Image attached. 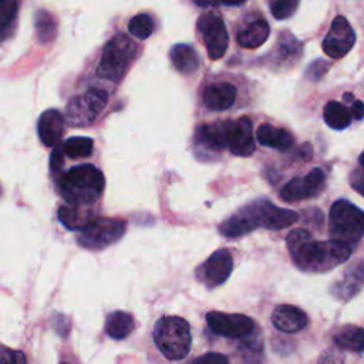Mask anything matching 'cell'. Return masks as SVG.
Segmentation results:
<instances>
[{
    "label": "cell",
    "instance_id": "15",
    "mask_svg": "<svg viewBox=\"0 0 364 364\" xmlns=\"http://www.w3.org/2000/svg\"><path fill=\"white\" fill-rule=\"evenodd\" d=\"M364 286V260H357L351 263L343 273L341 279L337 280L331 287V294L347 301L353 299Z\"/></svg>",
    "mask_w": 364,
    "mask_h": 364
},
{
    "label": "cell",
    "instance_id": "12",
    "mask_svg": "<svg viewBox=\"0 0 364 364\" xmlns=\"http://www.w3.org/2000/svg\"><path fill=\"white\" fill-rule=\"evenodd\" d=\"M355 43V33L348 23V20L343 16L334 17L328 33L323 40V51L331 58L344 57Z\"/></svg>",
    "mask_w": 364,
    "mask_h": 364
},
{
    "label": "cell",
    "instance_id": "2",
    "mask_svg": "<svg viewBox=\"0 0 364 364\" xmlns=\"http://www.w3.org/2000/svg\"><path fill=\"white\" fill-rule=\"evenodd\" d=\"M57 188L70 205L88 206L100 199L105 188L104 173L91 164L75 165L58 175Z\"/></svg>",
    "mask_w": 364,
    "mask_h": 364
},
{
    "label": "cell",
    "instance_id": "26",
    "mask_svg": "<svg viewBox=\"0 0 364 364\" xmlns=\"http://www.w3.org/2000/svg\"><path fill=\"white\" fill-rule=\"evenodd\" d=\"M135 321L129 313L125 311H112L105 320V331L114 340H122L131 334L134 330Z\"/></svg>",
    "mask_w": 364,
    "mask_h": 364
},
{
    "label": "cell",
    "instance_id": "38",
    "mask_svg": "<svg viewBox=\"0 0 364 364\" xmlns=\"http://www.w3.org/2000/svg\"><path fill=\"white\" fill-rule=\"evenodd\" d=\"M1 351V361L4 363H26V357L20 351H10L7 348H3Z\"/></svg>",
    "mask_w": 364,
    "mask_h": 364
},
{
    "label": "cell",
    "instance_id": "10",
    "mask_svg": "<svg viewBox=\"0 0 364 364\" xmlns=\"http://www.w3.org/2000/svg\"><path fill=\"white\" fill-rule=\"evenodd\" d=\"M326 185V173L321 168L311 169L307 175L290 179L280 191V198L286 202H297L317 196Z\"/></svg>",
    "mask_w": 364,
    "mask_h": 364
},
{
    "label": "cell",
    "instance_id": "25",
    "mask_svg": "<svg viewBox=\"0 0 364 364\" xmlns=\"http://www.w3.org/2000/svg\"><path fill=\"white\" fill-rule=\"evenodd\" d=\"M95 216L90 210L78 205H67L58 208V220L70 230H82Z\"/></svg>",
    "mask_w": 364,
    "mask_h": 364
},
{
    "label": "cell",
    "instance_id": "22",
    "mask_svg": "<svg viewBox=\"0 0 364 364\" xmlns=\"http://www.w3.org/2000/svg\"><path fill=\"white\" fill-rule=\"evenodd\" d=\"M256 138L260 145L274 148L279 151H286L291 148L294 144V138L287 129L277 128L270 124L260 125L256 131Z\"/></svg>",
    "mask_w": 364,
    "mask_h": 364
},
{
    "label": "cell",
    "instance_id": "4",
    "mask_svg": "<svg viewBox=\"0 0 364 364\" xmlns=\"http://www.w3.org/2000/svg\"><path fill=\"white\" fill-rule=\"evenodd\" d=\"M328 233L331 239L355 247L364 236V210L346 199L336 200L330 208Z\"/></svg>",
    "mask_w": 364,
    "mask_h": 364
},
{
    "label": "cell",
    "instance_id": "30",
    "mask_svg": "<svg viewBox=\"0 0 364 364\" xmlns=\"http://www.w3.org/2000/svg\"><path fill=\"white\" fill-rule=\"evenodd\" d=\"M154 20L149 14H145V13H141V14H136L134 16L129 23H128V30L129 33L136 37L138 40H145L148 38L152 31H154Z\"/></svg>",
    "mask_w": 364,
    "mask_h": 364
},
{
    "label": "cell",
    "instance_id": "37",
    "mask_svg": "<svg viewBox=\"0 0 364 364\" xmlns=\"http://www.w3.org/2000/svg\"><path fill=\"white\" fill-rule=\"evenodd\" d=\"M199 7H215V6H240L246 0H192Z\"/></svg>",
    "mask_w": 364,
    "mask_h": 364
},
{
    "label": "cell",
    "instance_id": "36",
    "mask_svg": "<svg viewBox=\"0 0 364 364\" xmlns=\"http://www.w3.org/2000/svg\"><path fill=\"white\" fill-rule=\"evenodd\" d=\"M348 181H350V185L354 191H357L361 196H364V169L358 171V169H354L350 176H348Z\"/></svg>",
    "mask_w": 364,
    "mask_h": 364
},
{
    "label": "cell",
    "instance_id": "24",
    "mask_svg": "<svg viewBox=\"0 0 364 364\" xmlns=\"http://www.w3.org/2000/svg\"><path fill=\"white\" fill-rule=\"evenodd\" d=\"M333 340L336 346L343 350L353 351V353L364 351V328L363 327L351 326V324L344 326L334 333Z\"/></svg>",
    "mask_w": 364,
    "mask_h": 364
},
{
    "label": "cell",
    "instance_id": "17",
    "mask_svg": "<svg viewBox=\"0 0 364 364\" xmlns=\"http://www.w3.org/2000/svg\"><path fill=\"white\" fill-rule=\"evenodd\" d=\"M257 200L262 216V228L270 230H280L287 226H291L299 220V213L291 209L279 208L264 198H260Z\"/></svg>",
    "mask_w": 364,
    "mask_h": 364
},
{
    "label": "cell",
    "instance_id": "41",
    "mask_svg": "<svg viewBox=\"0 0 364 364\" xmlns=\"http://www.w3.org/2000/svg\"><path fill=\"white\" fill-rule=\"evenodd\" d=\"M358 162H360L361 169H364V151L361 152V155H360V158H358Z\"/></svg>",
    "mask_w": 364,
    "mask_h": 364
},
{
    "label": "cell",
    "instance_id": "1",
    "mask_svg": "<svg viewBox=\"0 0 364 364\" xmlns=\"http://www.w3.org/2000/svg\"><path fill=\"white\" fill-rule=\"evenodd\" d=\"M289 253L294 264L309 273H324L348 260L353 246L330 239L318 242L307 229H293L286 237Z\"/></svg>",
    "mask_w": 364,
    "mask_h": 364
},
{
    "label": "cell",
    "instance_id": "39",
    "mask_svg": "<svg viewBox=\"0 0 364 364\" xmlns=\"http://www.w3.org/2000/svg\"><path fill=\"white\" fill-rule=\"evenodd\" d=\"M195 361H203V363H208V361H213V363H228L229 358L223 354H219V353H208L205 355H200V357H196Z\"/></svg>",
    "mask_w": 364,
    "mask_h": 364
},
{
    "label": "cell",
    "instance_id": "21",
    "mask_svg": "<svg viewBox=\"0 0 364 364\" xmlns=\"http://www.w3.org/2000/svg\"><path fill=\"white\" fill-rule=\"evenodd\" d=\"M269 34V23L264 18H256L237 31L236 41L243 48H257L267 40Z\"/></svg>",
    "mask_w": 364,
    "mask_h": 364
},
{
    "label": "cell",
    "instance_id": "3",
    "mask_svg": "<svg viewBox=\"0 0 364 364\" xmlns=\"http://www.w3.org/2000/svg\"><path fill=\"white\" fill-rule=\"evenodd\" d=\"M152 338L165 358L179 361L185 358L191 350V326L179 316H164L155 323Z\"/></svg>",
    "mask_w": 364,
    "mask_h": 364
},
{
    "label": "cell",
    "instance_id": "16",
    "mask_svg": "<svg viewBox=\"0 0 364 364\" xmlns=\"http://www.w3.org/2000/svg\"><path fill=\"white\" fill-rule=\"evenodd\" d=\"M196 148H200L206 152H216L228 148L226 142V129L225 121H218L213 124H200L193 136Z\"/></svg>",
    "mask_w": 364,
    "mask_h": 364
},
{
    "label": "cell",
    "instance_id": "33",
    "mask_svg": "<svg viewBox=\"0 0 364 364\" xmlns=\"http://www.w3.org/2000/svg\"><path fill=\"white\" fill-rule=\"evenodd\" d=\"M280 54L287 58V57H297L300 55L301 51V44L299 43L297 38H294L289 33H283L280 36Z\"/></svg>",
    "mask_w": 364,
    "mask_h": 364
},
{
    "label": "cell",
    "instance_id": "14",
    "mask_svg": "<svg viewBox=\"0 0 364 364\" xmlns=\"http://www.w3.org/2000/svg\"><path fill=\"white\" fill-rule=\"evenodd\" d=\"M226 142L229 151L236 156H250L255 152L252 121L247 117L225 121Z\"/></svg>",
    "mask_w": 364,
    "mask_h": 364
},
{
    "label": "cell",
    "instance_id": "34",
    "mask_svg": "<svg viewBox=\"0 0 364 364\" xmlns=\"http://www.w3.org/2000/svg\"><path fill=\"white\" fill-rule=\"evenodd\" d=\"M328 68V63L324 60L313 61L307 68V77L311 80H318Z\"/></svg>",
    "mask_w": 364,
    "mask_h": 364
},
{
    "label": "cell",
    "instance_id": "20",
    "mask_svg": "<svg viewBox=\"0 0 364 364\" xmlns=\"http://www.w3.org/2000/svg\"><path fill=\"white\" fill-rule=\"evenodd\" d=\"M67 119H64L63 114L58 109H46L37 122V132L40 136V141L46 146H55L64 132V124Z\"/></svg>",
    "mask_w": 364,
    "mask_h": 364
},
{
    "label": "cell",
    "instance_id": "27",
    "mask_svg": "<svg viewBox=\"0 0 364 364\" xmlns=\"http://www.w3.org/2000/svg\"><path fill=\"white\" fill-rule=\"evenodd\" d=\"M324 122L333 129H344L353 121L351 108L338 101H328L323 109Z\"/></svg>",
    "mask_w": 364,
    "mask_h": 364
},
{
    "label": "cell",
    "instance_id": "9",
    "mask_svg": "<svg viewBox=\"0 0 364 364\" xmlns=\"http://www.w3.org/2000/svg\"><path fill=\"white\" fill-rule=\"evenodd\" d=\"M206 323L212 333L228 338H245L255 331V321L249 316L237 313L209 311Z\"/></svg>",
    "mask_w": 364,
    "mask_h": 364
},
{
    "label": "cell",
    "instance_id": "7",
    "mask_svg": "<svg viewBox=\"0 0 364 364\" xmlns=\"http://www.w3.org/2000/svg\"><path fill=\"white\" fill-rule=\"evenodd\" d=\"M108 102V94L101 88H91L73 97L65 109V119L71 127H87L95 121Z\"/></svg>",
    "mask_w": 364,
    "mask_h": 364
},
{
    "label": "cell",
    "instance_id": "6",
    "mask_svg": "<svg viewBox=\"0 0 364 364\" xmlns=\"http://www.w3.org/2000/svg\"><path fill=\"white\" fill-rule=\"evenodd\" d=\"M127 230V223L122 219L114 218H94L80 233L78 245L91 249L101 250L115 242H118Z\"/></svg>",
    "mask_w": 364,
    "mask_h": 364
},
{
    "label": "cell",
    "instance_id": "28",
    "mask_svg": "<svg viewBox=\"0 0 364 364\" xmlns=\"http://www.w3.org/2000/svg\"><path fill=\"white\" fill-rule=\"evenodd\" d=\"M94 141L88 136H71L64 141L63 151L68 158H87L91 156Z\"/></svg>",
    "mask_w": 364,
    "mask_h": 364
},
{
    "label": "cell",
    "instance_id": "11",
    "mask_svg": "<svg viewBox=\"0 0 364 364\" xmlns=\"http://www.w3.org/2000/svg\"><path fill=\"white\" fill-rule=\"evenodd\" d=\"M233 269V257L228 249H219L213 252L198 269L196 277L206 287L212 289L223 284Z\"/></svg>",
    "mask_w": 364,
    "mask_h": 364
},
{
    "label": "cell",
    "instance_id": "5",
    "mask_svg": "<svg viewBox=\"0 0 364 364\" xmlns=\"http://www.w3.org/2000/svg\"><path fill=\"white\" fill-rule=\"evenodd\" d=\"M136 55V44L125 34L114 36L102 48L97 74L108 81L118 82Z\"/></svg>",
    "mask_w": 364,
    "mask_h": 364
},
{
    "label": "cell",
    "instance_id": "8",
    "mask_svg": "<svg viewBox=\"0 0 364 364\" xmlns=\"http://www.w3.org/2000/svg\"><path fill=\"white\" fill-rule=\"evenodd\" d=\"M198 30L202 34L210 60H219L228 50L229 34L225 21L215 13H205L198 18Z\"/></svg>",
    "mask_w": 364,
    "mask_h": 364
},
{
    "label": "cell",
    "instance_id": "18",
    "mask_svg": "<svg viewBox=\"0 0 364 364\" xmlns=\"http://www.w3.org/2000/svg\"><path fill=\"white\" fill-rule=\"evenodd\" d=\"M272 323L279 331L291 334L303 330L309 323V317L296 306L280 304L272 313Z\"/></svg>",
    "mask_w": 364,
    "mask_h": 364
},
{
    "label": "cell",
    "instance_id": "32",
    "mask_svg": "<svg viewBox=\"0 0 364 364\" xmlns=\"http://www.w3.org/2000/svg\"><path fill=\"white\" fill-rule=\"evenodd\" d=\"M17 14V0H0V28L3 34Z\"/></svg>",
    "mask_w": 364,
    "mask_h": 364
},
{
    "label": "cell",
    "instance_id": "13",
    "mask_svg": "<svg viewBox=\"0 0 364 364\" xmlns=\"http://www.w3.org/2000/svg\"><path fill=\"white\" fill-rule=\"evenodd\" d=\"M262 226V218H260V209L257 199L247 203L237 212H235L232 216L225 219L219 225V232L226 237H237L243 236L257 228Z\"/></svg>",
    "mask_w": 364,
    "mask_h": 364
},
{
    "label": "cell",
    "instance_id": "23",
    "mask_svg": "<svg viewBox=\"0 0 364 364\" xmlns=\"http://www.w3.org/2000/svg\"><path fill=\"white\" fill-rule=\"evenodd\" d=\"M169 55H171V61H172L173 67L181 74L189 75V74L195 73L199 67V55H198L196 50L189 44H183V43L175 44L171 48Z\"/></svg>",
    "mask_w": 364,
    "mask_h": 364
},
{
    "label": "cell",
    "instance_id": "35",
    "mask_svg": "<svg viewBox=\"0 0 364 364\" xmlns=\"http://www.w3.org/2000/svg\"><path fill=\"white\" fill-rule=\"evenodd\" d=\"M63 146L61 148H54V151L51 152V156H50V169L53 173H61V169H63V165H64V159H63Z\"/></svg>",
    "mask_w": 364,
    "mask_h": 364
},
{
    "label": "cell",
    "instance_id": "31",
    "mask_svg": "<svg viewBox=\"0 0 364 364\" xmlns=\"http://www.w3.org/2000/svg\"><path fill=\"white\" fill-rule=\"evenodd\" d=\"M300 0H270V13L276 20H284L294 14Z\"/></svg>",
    "mask_w": 364,
    "mask_h": 364
},
{
    "label": "cell",
    "instance_id": "29",
    "mask_svg": "<svg viewBox=\"0 0 364 364\" xmlns=\"http://www.w3.org/2000/svg\"><path fill=\"white\" fill-rule=\"evenodd\" d=\"M34 26L40 43L46 44L53 41V38L55 37V21L48 11L38 10L34 17Z\"/></svg>",
    "mask_w": 364,
    "mask_h": 364
},
{
    "label": "cell",
    "instance_id": "40",
    "mask_svg": "<svg viewBox=\"0 0 364 364\" xmlns=\"http://www.w3.org/2000/svg\"><path fill=\"white\" fill-rule=\"evenodd\" d=\"M351 112H353V117L355 119H363L364 118V102L360 101V100H355L351 102Z\"/></svg>",
    "mask_w": 364,
    "mask_h": 364
},
{
    "label": "cell",
    "instance_id": "19",
    "mask_svg": "<svg viewBox=\"0 0 364 364\" xmlns=\"http://www.w3.org/2000/svg\"><path fill=\"white\" fill-rule=\"evenodd\" d=\"M237 88L230 82H212L203 88V104L210 111H225L233 105Z\"/></svg>",
    "mask_w": 364,
    "mask_h": 364
}]
</instances>
